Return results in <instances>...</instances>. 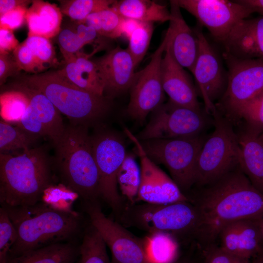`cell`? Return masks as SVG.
I'll use <instances>...</instances> for the list:
<instances>
[{
    "mask_svg": "<svg viewBox=\"0 0 263 263\" xmlns=\"http://www.w3.org/2000/svg\"><path fill=\"white\" fill-rule=\"evenodd\" d=\"M187 195L200 217L197 242L214 244L221 229L241 220L263 218V194L256 189L239 166L215 181Z\"/></svg>",
    "mask_w": 263,
    "mask_h": 263,
    "instance_id": "cell-1",
    "label": "cell"
},
{
    "mask_svg": "<svg viewBox=\"0 0 263 263\" xmlns=\"http://www.w3.org/2000/svg\"><path fill=\"white\" fill-rule=\"evenodd\" d=\"M3 207L18 235L9 260L51 244L78 242L86 226L80 213L58 208L43 201L31 206Z\"/></svg>",
    "mask_w": 263,
    "mask_h": 263,
    "instance_id": "cell-2",
    "label": "cell"
},
{
    "mask_svg": "<svg viewBox=\"0 0 263 263\" xmlns=\"http://www.w3.org/2000/svg\"><path fill=\"white\" fill-rule=\"evenodd\" d=\"M56 170L44 147L17 154L0 153V203L2 207L34 205L54 187Z\"/></svg>",
    "mask_w": 263,
    "mask_h": 263,
    "instance_id": "cell-3",
    "label": "cell"
},
{
    "mask_svg": "<svg viewBox=\"0 0 263 263\" xmlns=\"http://www.w3.org/2000/svg\"><path fill=\"white\" fill-rule=\"evenodd\" d=\"M53 146V164L61 182L83 204L99 201V176L88 127L70 124Z\"/></svg>",
    "mask_w": 263,
    "mask_h": 263,
    "instance_id": "cell-4",
    "label": "cell"
},
{
    "mask_svg": "<svg viewBox=\"0 0 263 263\" xmlns=\"http://www.w3.org/2000/svg\"><path fill=\"white\" fill-rule=\"evenodd\" d=\"M19 82L44 94L73 125H95L109 109L110 99L79 88L58 71L26 75Z\"/></svg>",
    "mask_w": 263,
    "mask_h": 263,
    "instance_id": "cell-5",
    "label": "cell"
},
{
    "mask_svg": "<svg viewBox=\"0 0 263 263\" xmlns=\"http://www.w3.org/2000/svg\"><path fill=\"white\" fill-rule=\"evenodd\" d=\"M116 221L148 233H169L180 242L196 240L200 225L199 212L189 201L168 204L126 203Z\"/></svg>",
    "mask_w": 263,
    "mask_h": 263,
    "instance_id": "cell-6",
    "label": "cell"
},
{
    "mask_svg": "<svg viewBox=\"0 0 263 263\" xmlns=\"http://www.w3.org/2000/svg\"><path fill=\"white\" fill-rule=\"evenodd\" d=\"M215 129L205 140L196 162L195 185H208L239 166L241 150L229 122L217 112Z\"/></svg>",
    "mask_w": 263,
    "mask_h": 263,
    "instance_id": "cell-7",
    "label": "cell"
},
{
    "mask_svg": "<svg viewBox=\"0 0 263 263\" xmlns=\"http://www.w3.org/2000/svg\"><path fill=\"white\" fill-rule=\"evenodd\" d=\"M140 141L148 156L166 167L186 195L195 185L196 162L205 140L196 136Z\"/></svg>",
    "mask_w": 263,
    "mask_h": 263,
    "instance_id": "cell-8",
    "label": "cell"
},
{
    "mask_svg": "<svg viewBox=\"0 0 263 263\" xmlns=\"http://www.w3.org/2000/svg\"><path fill=\"white\" fill-rule=\"evenodd\" d=\"M93 150L98 169L100 197L117 216L126 201L117 188V174L127 154L124 143L118 135L101 131L92 136Z\"/></svg>",
    "mask_w": 263,
    "mask_h": 263,
    "instance_id": "cell-9",
    "label": "cell"
},
{
    "mask_svg": "<svg viewBox=\"0 0 263 263\" xmlns=\"http://www.w3.org/2000/svg\"><path fill=\"white\" fill-rule=\"evenodd\" d=\"M152 112L147 125L136 135L140 141L198 136L206 124L201 110L177 105L169 100Z\"/></svg>",
    "mask_w": 263,
    "mask_h": 263,
    "instance_id": "cell-10",
    "label": "cell"
},
{
    "mask_svg": "<svg viewBox=\"0 0 263 263\" xmlns=\"http://www.w3.org/2000/svg\"><path fill=\"white\" fill-rule=\"evenodd\" d=\"M228 72L220 107L236 116L241 108L263 91V58L241 59L225 53Z\"/></svg>",
    "mask_w": 263,
    "mask_h": 263,
    "instance_id": "cell-11",
    "label": "cell"
},
{
    "mask_svg": "<svg viewBox=\"0 0 263 263\" xmlns=\"http://www.w3.org/2000/svg\"><path fill=\"white\" fill-rule=\"evenodd\" d=\"M169 39L167 31L161 44L151 55L148 65L135 73L130 88L127 112L132 118L143 121L147 115L161 105L165 99L161 78L162 59Z\"/></svg>",
    "mask_w": 263,
    "mask_h": 263,
    "instance_id": "cell-12",
    "label": "cell"
},
{
    "mask_svg": "<svg viewBox=\"0 0 263 263\" xmlns=\"http://www.w3.org/2000/svg\"><path fill=\"white\" fill-rule=\"evenodd\" d=\"M90 223L100 234L112 254V263H150L142 238L134 236L102 212L99 201L84 203Z\"/></svg>",
    "mask_w": 263,
    "mask_h": 263,
    "instance_id": "cell-13",
    "label": "cell"
},
{
    "mask_svg": "<svg viewBox=\"0 0 263 263\" xmlns=\"http://www.w3.org/2000/svg\"><path fill=\"white\" fill-rule=\"evenodd\" d=\"M196 18L213 37L223 43L233 27L252 13L237 0H176Z\"/></svg>",
    "mask_w": 263,
    "mask_h": 263,
    "instance_id": "cell-14",
    "label": "cell"
},
{
    "mask_svg": "<svg viewBox=\"0 0 263 263\" xmlns=\"http://www.w3.org/2000/svg\"><path fill=\"white\" fill-rule=\"evenodd\" d=\"M124 131L134 144L140 160L141 180L135 203L168 204L189 201L172 179L148 156L136 135L127 128Z\"/></svg>",
    "mask_w": 263,
    "mask_h": 263,
    "instance_id": "cell-15",
    "label": "cell"
},
{
    "mask_svg": "<svg viewBox=\"0 0 263 263\" xmlns=\"http://www.w3.org/2000/svg\"><path fill=\"white\" fill-rule=\"evenodd\" d=\"M13 89L24 93L29 99V106L17 125L40 138L49 139L53 145L58 141L65 128L60 112L41 92L19 82Z\"/></svg>",
    "mask_w": 263,
    "mask_h": 263,
    "instance_id": "cell-16",
    "label": "cell"
},
{
    "mask_svg": "<svg viewBox=\"0 0 263 263\" xmlns=\"http://www.w3.org/2000/svg\"><path fill=\"white\" fill-rule=\"evenodd\" d=\"M195 31L199 41V52L191 73L206 112L214 115L217 111L214 101L224 94L227 78L219 57L204 34L199 30Z\"/></svg>",
    "mask_w": 263,
    "mask_h": 263,
    "instance_id": "cell-17",
    "label": "cell"
},
{
    "mask_svg": "<svg viewBox=\"0 0 263 263\" xmlns=\"http://www.w3.org/2000/svg\"><path fill=\"white\" fill-rule=\"evenodd\" d=\"M180 8L176 0H170L167 46L176 61L191 72L198 54L199 41L195 31L184 20Z\"/></svg>",
    "mask_w": 263,
    "mask_h": 263,
    "instance_id": "cell-18",
    "label": "cell"
},
{
    "mask_svg": "<svg viewBox=\"0 0 263 263\" xmlns=\"http://www.w3.org/2000/svg\"><path fill=\"white\" fill-rule=\"evenodd\" d=\"M184 68L173 58L167 44L161 65L165 93L169 100L177 105L201 110L197 91Z\"/></svg>",
    "mask_w": 263,
    "mask_h": 263,
    "instance_id": "cell-19",
    "label": "cell"
},
{
    "mask_svg": "<svg viewBox=\"0 0 263 263\" xmlns=\"http://www.w3.org/2000/svg\"><path fill=\"white\" fill-rule=\"evenodd\" d=\"M219 246L237 257L250 260L263 252V244L256 220H241L230 223L220 231Z\"/></svg>",
    "mask_w": 263,
    "mask_h": 263,
    "instance_id": "cell-20",
    "label": "cell"
},
{
    "mask_svg": "<svg viewBox=\"0 0 263 263\" xmlns=\"http://www.w3.org/2000/svg\"><path fill=\"white\" fill-rule=\"evenodd\" d=\"M97 61L105 77L104 96L111 99L130 89L136 66L127 49L117 46Z\"/></svg>",
    "mask_w": 263,
    "mask_h": 263,
    "instance_id": "cell-21",
    "label": "cell"
},
{
    "mask_svg": "<svg viewBox=\"0 0 263 263\" xmlns=\"http://www.w3.org/2000/svg\"><path fill=\"white\" fill-rule=\"evenodd\" d=\"M90 55L80 52L65 60L60 73L79 88L94 94L104 96L106 79L97 61Z\"/></svg>",
    "mask_w": 263,
    "mask_h": 263,
    "instance_id": "cell-22",
    "label": "cell"
},
{
    "mask_svg": "<svg viewBox=\"0 0 263 263\" xmlns=\"http://www.w3.org/2000/svg\"><path fill=\"white\" fill-rule=\"evenodd\" d=\"M237 136L241 150L239 167L263 194V139L247 128Z\"/></svg>",
    "mask_w": 263,
    "mask_h": 263,
    "instance_id": "cell-23",
    "label": "cell"
},
{
    "mask_svg": "<svg viewBox=\"0 0 263 263\" xmlns=\"http://www.w3.org/2000/svg\"><path fill=\"white\" fill-rule=\"evenodd\" d=\"M62 19V13L55 4L32 0L26 14L28 37L38 36L49 39L55 37L61 30Z\"/></svg>",
    "mask_w": 263,
    "mask_h": 263,
    "instance_id": "cell-24",
    "label": "cell"
},
{
    "mask_svg": "<svg viewBox=\"0 0 263 263\" xmlns=\"http://www.w3.org/2000/svg\"><path fill=\"white\" fill-rule=\"evenodd\" d=\"M79 244L77 242L51 244L10 258L7 263H75Z\"/></svg>",
    "mask_w": 263,
    "mask_h": 263,
    "instance_id": "cell-25",
    "label": "cell"
},
{
    "mask_svg": "<svg viewBox=\"0 0 263 263\" xmlns=\"http://www.w3.org/2000/svg\"><path fill=\"white\" fill-rule=\"evenodd\" d=\"M113 7L124 18L141 22H164L170 19L167 6L154 1L148 0H115Z\"/></svg>",
    "mask_w": 263,
    "mask_h": 263,
    "instance_id": "cell-26",
    "label": "cell"
},
{
    "mask_svg": "<svg viewBox=\"0 0 263 263\" xmlns=\"http://www.w3.org/2000/svg\"><path fill=\"white\" fill-rule=\"evenodd\" d=\"M72 27L61 29L57 36L60 50L66 60L79 53L86 45L96 42L101 37L92 27L75 22Z\"/></svg>",
    "mask_w": 263,
    "mask_h": 263,
    "instance_id": "cell-27",
    "label": "cell"
},
{
    "mask_svg": "<svg viewBox=\"0 0 263 263\" xmlns=\"http://www.w3.org/2000/svg\"><path fill=\"white\" fill-rule=\"evenodd\" d=\"M145 252L150 263H175L179 243L173 236L165 232L148 233L142 238Z\"/></svg>",
    "mask_w": 263,
    "mask_h": 263,
    "instance_id": "cell-28",
    "label": "cell"
},
{
    "mask_svg": "<svg viewBox=\"0 0 263 263\" xmlns=\"http://www.w3.org/2000/svg\"><path fill=\"white\" fill-rule=\"evenodd\" d=\"M106 246L99 233L89 221L80 243L78 263H112Z\"/></svg>",
    "mask_w": 263,
    "mask_h": 263,
    "instance_id": "cell-29",
    "label": "cell"
},
{
    "mask_svg": "<svg viewBox=\"0 0 263 263\" xmlns=\"http://www.w3.org/2000/svg\"><path fill=\"white\" fill-rule=\"evenodd\" d=\"M40 138L24 130L18 125L0 122V153H10L32 148Z\"/></svg>",
    "mask_w": 263,
    "mask_h": 263,
    "instance_id": "cell-30",
    "label": "cell"
},
{
    "mask_svg": "<svg viewBox=\"0 0 263 263\" xmlns=\"http://www.w3.org/2000/svg\"><path fill=\"white\" fill-rule=\"evenodd\" d=\"M140 180V168L133 156L127 153L117 174V185L127 202L135 203Z\"/></svg>",
    "mask_w": 263,
    "mask_h": 263,
    "instance_id": "cell-31",
    "label": "cell"
},
{
    "mask_svg": "<svg viewBox=\"0 0 263 263\" xmlns=\"http://www.w3.org/2000/svg\"><path fill=\"white\" fill-rule=\"evenodd\" d=\"M122 18L112 6L90 14L79 22L92 27L100 36L113 39L122 36L120 24Z\"/></svg>",
    "mask_w": 263,
    "mask_h": 263,
    "instance_id": "cell-32",
    "label": "cell"
},
{
    "mask_svg": "<svg viewBox=\"0 0 263 263\" xmlns=\"http://www.w3.org/2000/svg\"><path fill=\"white\" fill-rule=\"evenodd\" d=\"M29 99L20 90L13 89L0 94V116L4 121L18 123L25 113Z\"/></svg>",
    "mask_w": 263,
    "mask_h": 263,
    "instance_id": "cell-33",
    "label": "cell"
},
{
    "mask_svg": "<svg viewBox=\"0 0 263 263\" xmlns=\"http://www.w3.org/2000/svg\"><path fill=\"white\" fill-rule=\"evenodd\" d=\"M62 14L75 22H81L90 14L108 8L115 0H59Z\"/></svg>",
    "mask_w": 263,
    "mask_h": 263,
    "instance_id": "cell-34",
    "label": "cell"
},
{
    "mask_svg": "<svg viewBox=\"0 0 263 263\" xmlns=\"http://www.w3.org/2000/svg\"><path fill=\"white\" fill-rule=\"evenodd\" d=\"M153 29V22H142L128 39L129 42L127 49L132 56L136 67L147 53Z\"/></svg>",
    "mask_w": 263,
    "mask_h": 263,
    "instance_id": "cell-35",
    "label": "cell"
},
{
    "mask_svg": "<svg viewBox=\"0 0 263 263\" xmlns=\"http://www.w3.org/2000/svg\"><path fill=\"white\" fill-rule=\"evenodd\" d=\"M236 117L244 119L247 128L260 135L263 134V91L246 103Z\"/></svg>",
    "mask_w": 263,
    "mask_h": 263,
    "instance_id": "cell-36",
    "label": "cell"
},
{
    "mask_svg": "<svg viewBox=\"0 0 263 263\" xmlns=\"http://www.w3.org/2000/svg\"><path fill=\"white\" fill-rule=\"evenodd\" d=\"M24 42L32 51L45 70L57 64L55 48L49 39L31 36L28 37Z\"/></svg>",
    "mask_w": 263,
    "mask_h": 263,
    "instance_id": "cell-37",
    "label": "cell"
},
{
    "mask_svg": "<svg viewBox=\"0 0 263 263\" xmlns=\"http://www.w3.org/2000/svg\"><path fill=\"white\" fill-rule=\"evenodd\" d=\"M17 232L6 210L0 208V263H7L10 251L17 241Z\"/></svg>",
    "mask_w": 263,
    "mask_h": 263,
    "instance_id": "cell-38",
    "label": "cell"
},
{
    "mask_svg": "<svg viewBox=\"0 0 263 263\" xmlns=\"http://www.w3.org/2000/svg\"><path fill=\"white\" fill-rule=\"evenodd\" d=\"M13 53L14 59L21 71L35 75L45 70L24 41L20 43Z\"/></svg>",
    "mask_w": 263,
    "mask_h": 263,
    "instance_id": "cell-39",
    "label": "cell"
},
{
    "mask_svg": "<svg viewBox=\"0 0 263 263\" xmlns=\"http://www.w3.org/2000/svg\"><path fill=\"white\" fill-rule=\"evenodd\" d=\"M27 9L26 7L20 6L0 16V28L14 31L20 28L26 20Z\"/></svg>",
    "mask_w": 263,
    "mask_h": 263,
    "instance_id": "cell-40",
    "label": "cell"
},
{
    "mask_svg": "<svg viewBox=\"0 0 263 263\" xmlns=\"http://www.w3.org/2000/svg\"><path fill=\"white\" fill-rule=\"evenodd\" d=\"M206 263H250L249 260L232 255L214 244L207 247Z\"/></svg>",
    "mask_w": 263,
    "mask_h": 263,
    "instance_id": "cell-41",
    "label": "cell"
},
{
    "mask_svg": "<svg viewBox=\"0 0 263 263\" xmlns=\"http://www.w3.org/2000/svg\"><path fill=\"white\" fill-rule=\"evenodd\" d=\"M21 71L13 56L0 54V84L3 85L10 76L17 75Z\"/></svg>",
    "mask_w": 263,
    "mask_h": 263,
    "instance_id": "cell-42",
    "label": "cell"
},
{
    "mask_svg": "<svg viewBox=\"0 0 263 263\" xmlns=\"http://www.w3.org/2000/svg\"><path fill=\"white\" fill-rule=\"evenodd\" d=\"M18 40L13 31L5 28H0V54H9L19 45Z\"/></svg>",
    "mask_w": 263,
    "mask_h": 263,
    "instance_id": "cell-43",
    "label": "cell"
},
{
    "mask_svg": "<svg viewBox=\"0 0 263 263\" xmlns=\"http://www.w3.org/2000/svg\"><path fill=\"white\" fill-rule=\"evenodd\" d=\"M141 23L142 22L134 19L123 17L120 24L121 35H124L129 39Z\"/></svg>",
    "mask_w": 263,
    "mask_h": 263,
    "instance_id": "cell-44",
    "label": "cell"
},
{
    "mask_svg": "<svg viewBox=\"0 0 263 263\" xmlns=\"http://www.w3.org/2000/svg\"><path fill=\"white\" fill-rule=\"evenodd\" d=\"M32 2V0H0V16L19 6L27 7Z\"/></svg>",
    "mask_w": 263,
    "mask_h": 263,
    "instance_id": "cell-45",
    "label": "cell"
},
{
    "mask_svg": "<svg viewBox=\"0 0 263 263\" xmlns=\"http://www.w3.org/2000/svg\"><path fill=\"white\" fill-rule=\"evenodd\" d=\"M254 26L258 42L260 56L263 58V16L254 18Z\"/></svg>",
    "mask_w": 263,
    "mask_h": 263,
    "instance_id": "cell-46",
    "label": "cell"
},
{
    "mask_svg": "<svg viewBox=\"0 0 263 263\" xmlns=\"http://www.w3.org/2000/svg\"><path fill=\"white\" fill-rule=\"evenodd\" d=\"M237 1L249 9L252 13L257 12L263 16V0H238Z\"/></svg>",
    "mask_w": 263,
    "mask_h": 263,
    "instance_id": "cell-47",
    "label": "cell"
},
{
    "mask_svg": "<svg viewBox=\"0 0 263 263\" xmlns=\"http://www.w3.org/2000/svg\"><path fill=\"white\" fill-rule=\"evenodd\" d=\"M256 222L258 227V229L263 244V218L259 220H256Z\"/></svg>",
    "mask_w": 263,
    "mask_h": 263,
    "instance_id": "cell-48",
    "label": "cell"
},
{
    "mask_svg": "<svg viewBox=\"0 0 263 263\" xmlns=\"http://www.w3.org/2000/svg\"><path fill=\"white\" fill-rule=\"evenodd\" d=\"M263 263V252L257 256L252 263Z\"/></svg>",
    "mask_w": 263,
    "mask_h": 263,
    "instance_id": "cell-49",
    "label": "cell"
},
{
    "mask_svg": "<svg viewBox=\"0 0 263 263\" xmlns=\"http://www.w3.org/2000/svg\"><path fill=\"white\" fill-rule=\"evenodd\" d=\"M261 135V136L263 138V134H261V135Z\"/></svg>",
    "mask_w": 263,
    "mask_h": 263,
    "instance_id": "cell-50",
    "label": "cell"
}]
</instances>
